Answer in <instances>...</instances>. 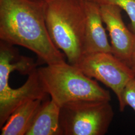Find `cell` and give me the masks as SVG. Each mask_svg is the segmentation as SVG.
<instances>
[{
	"instance_id": "obj_11",
	"label": "cell",
	"mask_w": 135,
	"mask_h": 135,
	"mask_svg": "<svg viewBox=\"0 0 135 135\" xmlns=\"http://www.w3.org/2000/svg\"><path fill=\"white\" fill-rule=\"evenodd\" d=\"M99 5H114L127 14L131 21L132 31L135 34V0H89Z\"/></svg>"
},
{
	"instance_id": "obj_12",
	"label": "cell",
	"mask_w": 135,
	"mask_h": 135,
	"mask_svg": "<svg viewBox=\"0 0 135 135\" xmlns=\"http://www.w3.org/2000/svg\"><path fill=\"white\" fill-rule=\"evenodd\" d=\"M123 99L126 106L130 107L135 112V77L126 85L123 92Z\"/></svg>"
},
{
	"instance_id": "obj_1",
	"label": "cell",
	"mask_w": 135,
	"mask_h": 135,
	"mask_svg": "<svg viewBox=\"0 0 135 135\" xmlns=\"http://www.w3.org/2000/svg\"><path fill=\"white\" fill-rule=\"evenodd\" d=\"M46 6L40 0H0V39L31 50L49 65L65 61L66 56L49 34Z\"/></svg>"
},
{
	"instance_id": "obj_5",
	"label": "cell",
	"mask_w": 135,
	"mask_h": 135,
	"mask_svg": "<svg viewBox=\"0 0 135 135\" xmlns=\"http://www.w3.org/2000/svg\"><path fill=\"white\" fill-rule=\"evenodd\" d=\"M89 77L96 79L116 94L120 110L126 106L123 94L126 85L135 77L132 68L111 53H97L84 56L77 65Z\"/></svg>"
},
{
	"instance_id": "obj_13",
	"label": "cell",
	"mask_w": 135,
	"mask_h": 135,
	"mask_svg": "<svg viewBox=\"0 0 135 135\" xmlns=\"http://www.w3.org/2000/svg\"><path fill=\"white\" fill-rule=\"evenodd\" d=\"M133 66H135V46L131 60V67Z\"/></svg>"
},
{
	"instance_id": "obj_3",
	"label": "cell",
	"mask_w": 135,
	"mask_h": 135,
	"mask_svg": "<svg viewBox=\"0 0 135 135\" xmlns=\"http://www.w3.org/2000/svg\"><path fill=\"white\" fill-rule=\"evenodd\" d=\"M37 71L45 91L61 107L80 100L111 101L109 91L66 61L47 65Z\"/></svg>"
},
{
	"instance_id": "obj_4",
	"label": "cell",
	"mask_w": 135,
	"mask_h": 135,
	"mask_svg": "<svg viewBox=\"0 0 135 135\" xmlns=\"http://www.w3.org/2000/svg\"><path fill=\"white\" fill-rule=\"evenodd\" d=\"M114 116L109 101L80 100L61 107L62 135H104Z\"/></svg>"
},
{
	"instance_id": "obj_9",
	"label": "cell",
	"mask_w": 135,
	"mask_h": 135,
	"mask_svg": "<svg viewBox=\"0 0 135 135\" xmlns=\"http://www.w3.org/2000/svg\"><path fill=\"white\" fill-rule=\"evenodd\" d=\"M61 108L51 99L44 100L26 135H62Z\"/></svg>"
},
{
	"instance_id": "obj_7",
	"label": "cell",
	"mask_w": 135,
	"mask_h": 135,
	"mask_svg": "<svg viewBox=\"0 0 135 135\" xmlns=\"http://www.w3.org/2000/svg\"><path fill=\"white\" fill-rule=\"evenodd\" d=\"M102 17L111 39L112 54L131 67L135 34L122 19V10L116 5H100Z\"/></svg>"
},
{
	"instance_id": "obj_2",
	"label": "cell",
	"mask_w": 135,
	"mask_h": 135,
	"mask_svg": "<svg viewBox=\"0 0 135 135\" xmlns=\"http://www.w3.org/2000/svg\"><path fill=\"white\" fill-rule=\"evenodd\" d=\"M49 34L68 63L77 65L84 56L85 15L83 0H53L47 3Z\"/></svg>"
},
{
	"instance_id": "obj_6",
	"label": "cell",
	"mask_w": 135,
	"mask_h": 135,
	"mask_svg": "<svg viewBox=\"0 0 135 135\" xmlns=\"http://www.w3.org/2000/svg\"><path fill=\"white\" fill-rule=\"evenodd\" d=\"M10 75L5 72H0V128L21 105L30 100H45L48 95L39 77L37 68L29 74L24 84L17 89L9 86Z\"/></svg>"
},
{
	"instance_id": "obj_8",
	"label": "cell",
	"mask_w": 135,
	"mask_h": 135,
	"mask_svg": "<svg viewBox=\"0 0 135 135\" xmlns=\"http://www.w3.org/2000/svg\"><path fill=\"white\" fill-rule=\"evenodd\" d=\"M83 3L85 15L84 56L97 53H112L103 26L100 5L89 0H83Z\"/></svg>"
},
{
	"instance_id": "obj_15",
	"label": "cell",
	"mask_w": 135,
	"mask_h": 135,
	"mask_svg": "<svg viewBox=\"0 0 135 135\" xmlns=\"http://www.w3.org/2000/svg\"><path fill=\"white\" fill-rule=\"evenodd\" d=\"M132 69H133V71H134V72L135 74V66L132 67Z\"/></svg>"
},
{
	"instance_id": "obj_10",
	"label": "cell",
	"mask_w": 135,
	"mask_h": 135,
	"mask_svg": "<svg viewBox=\"0 0 135 135\" xmlns=\"http://www.w3.org/2000/svg\"><path fill=\"white\" fill-rule=\"evenodd\" d=\"M45 100H30L16 108L1 128V135H26Z\"/></svg>"
},
{
	"instance_id": "obj_14",
	"label": "cell",
	"mask_w": 135,
	"mask_h": 135,
	"mask_svg": "<svg viewBox=\"0 0 135 135\" xmlns=\"http://www.w3.org/2000/svg\"><path fill=\"white\" fill-rule=\"evenodd\" d=\"M40 1H43L44 2L48 3H49V2H51V1H52L53 0H40Z\"/></svg>"
}]
</instances>
